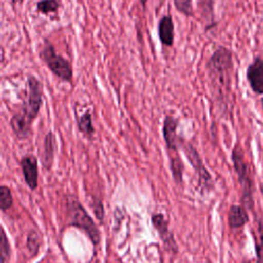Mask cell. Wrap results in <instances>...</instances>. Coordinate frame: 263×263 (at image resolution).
Here are the masks:
<instances>
[{
  "label": "cell",
  "instance_id": "cell-4",
  "mask_svg": "<svg viewBox=\"0 0 263 263\" xmlns=\"http://www.w3.org/2000/svg\"><path fill=\"white\" fill-rule=\"evenodd\" d=\"M232 161L234 170L237 174L238 181L241 185L242 196L241 202L245 209H253L254 199H253V189H252V181L249 175V168L245 161L243 152L241 148L236 145L232 150Z\"/></svg>",
  "mask_w": 263,
  "mask_h": 263
},
{
  "label": "cell",
  "instance_id": "cell-22",
  "mask_svg": "<svg viewBox=\"0 0 263 263\" xmlns=\"http://www.w3.org/2000/svg\"><path fill=\"white\" fill-rule=\"evenodd\" d=\"M0 252H1V263H5L9 259L10 247L4 229H1V242H0Z\"/></svg>",
  "mask_w": 263,
  "mask_h": 263
},
{
  "label": "cell",
  "instance_id": "cell-8",
  "mask_svg": "<svg viewBox=\"0 0 263 263\" xmlns=\"http://www.w3.org/2000/svg\"><path fill=\"white\" fill-rule=\"evenodd\" d=\"M151 222L153 227L157 230L164 247L171 253H177L178 247L176 240L174 238V233H172L168 229V225L166 220L164 219L162 214H153L151 217Z\"/></svg>",
  "mask_w": 263,
  "mask_h": 263
},
{
  "label": "cell",
  "instance_id": "cell-19",
  "mask_svg": "<svg viewBox=\"0 0 263 263\" xmlns=\"http://www.w3.org/2000/svg\"><path fill=\"white\" fill-rule=\"evenodd\" d=\"M201 16L206 23H213V0H197Z\"/></svg>",
  "mask_w": 263,
  "mask_h": 263
},
{
  "label": "cell",
  "instance_id": "cell-18",
  "mask_svg": "<svg viewBox=\"0 0 263 263\" xmlns=\"http://www.w3.org/2000/svg\"><path fill=\"white\" fill-rule=\"evenodd\" d=\"M40 238V234L35 230H31L27 236V248L32 256H36V254L39 251L41 241Z\"/></svg>",
  "mask_w": 263,
  "mask_h": 263
},
{
  "label": "cell",
  "instance_id": "cell-2",
  "mask_svg": "<svg viewBox=\"0 0 263 263\" xmlns=\"http://www.w3.org/2000/svg\"><path fill=\"white\" fill-rule=\"evenodd\" d=\"M39 58L43 61L50 72L60 80L71 83L73 80V69L71 63L57 53L54 46L48 40H44L43 46L39 52Z\"/></svg>",
  "mask_w": 263,
  "mask_h": 263
},
{
  "label": "cell",
  "instance_id": "cell-23",
  "mask_svg": "<svg viewBox=\"0 0 263 263\" xmlns=\"http://www.w3.org/2000/svg\"><path fill=\"white\" fill-rule=\"evenodd\" d=\"M258 232H259V242L256 243L257 263H263V222H259Z\"/></svg>",
  "mask_w": 263,
  "mask_h": 263
},
{
  "label": "cell",
  "instance_id": "cell-16",
  "mask_svg": "<svg viewBox=\"0 0 263 263\" xmlns=\"http://www.w3.org/2000/svg\"><path fill=\"white\" fill-rule=\"evenodd\" d=\"M60 8L59 0H39L36 3V9L43 15L57 13Z\"/></svg>",
  "mask_w": 263,
  "mask_h": 263
},
{
  "label": "cell",
  "instance_id": "cell-10",
  "mask_svg": "<svg viewBox=\"0 0 263 263\" xmlns=\"http://www.w3.org/2000/svg\"><path fill=\"white\" fill-rule=\"evenodd\" d=\"M32 121H30L24 114L20 111L14 113L9 121L11 130L13 135L20 139L25 140L28 139L32 134Z\"/></svg>",
  "mask_w": 263,
  "mask_h": 263
},
{
  "label": "cell",
  "instance_id": "cell-9",
  "mask_svg": "<svg viewBox=\"0 0 263 263\" xmlns=\"http://www.w3.org/2000/svg\"><path fill=\"white\" fill-rule=\"evenodd\" d=\"M21 168L26 184L31 190H35L38 185V163L37 158L33 155L24 156L21 159Z\"/></svg>",
  "mask_w": 263,
  "mask_h": 263
},
{
  "label": "cell",
  "instance_id": "cell-17",
  "mask_svg": "<svg viewBox=\"0 0 263 263\" xmlns=\"http://www.w3.org/2000/svg\"><path fill=\"white\" fill-rule=\"evenodd\" d=\"M171 170H172V176H173L175 182L177 184L182 183L184 164L178 154L171 157Z\"/></svg>",
  "mask_w": 263,
  "mask_h": 263
},
{
  "label": "cell",
  "instance_id": "cell-25",
  "mask_svg": "<svg viewBox=\"0 0 263 263\" xmlns=\"http://www.w3.org/2000/svg\"><path fill=\"white\" fill-rule=\"evenodd\" d=\"M139 1H140V4L142 5L143 9H145V8H146V4H147V1H148V0H139Z\"/></svg>",
  "mask_w": 263,
  "mask_h": 263
},
{
  "label": "cell",
  "instance_id": "cell-13",
  "mask_svg": "<svg viewBox=\"0 0 263 263\" xmlns=\"http://www.w3.org/2000/svg\"><path fill=\"white\" fill-rule=\"evenodd\" d=\"M57 150V140L54 134L49 130L43 141V152L41 155V162L45 170H50L53 163L54 153Z\"/></svg>",
  "mask_w": 263,
  "mask_h": 263
},
{
  "label": "cell",
  "instance_id": "cell-5",
  "mask_svg": "<svg viewBox=\"0 0 263 263\" xmlns=\"http://www.w3.org/2000/svg\"><path fill=\"white\" fill-rule=\"evenodd\" d=\"M43 103V85L35 76H28L27 79V97L23 103L20 112L30 121H34L38 116Z\"/></svg>",
  "mask_w": 263,
  "mask_h": 263
},
{
  "label": "cell",
  "instance_id": "cell-3",
  "mask_svg": "<svg viewBox=\"0 0 263 263\" xmlns=\"http://www.w3.org/2000/svg\"><path fill=\"white\" fill-rule=\"evenodd\" d=\"M231 68L232 54L230 50L225 47L217 48L206 63V69L214 86L219 89L225 87L226 81H228V73Z\"/></svg>",
  "mask_w": 263,
  "mask_h": 263
},
{
  "label": "cell",
  "instance_id": "cell-12",
  "mask_svg": "<svg viewBox=\"0 0 263 263\" xmlns=\"http://www.w3.org/2000/svg\"><path fill=\"white\" fill-rule=\"evenodd\" d=\"M158 39L163 46L172 47L175 40V26L171 15H163L157 24Z\"/></svg>",
  "mask_w": 263,
  "mask_h": 263
},
{
  "label": "cell",
  "instance_id": "cell-1",
  "mask_svg": "<svg viewBox=\"0 0 263 263\" xmlns=\"http://www.w3.org/2000/svg\"><path fill=\"white\" fill-rule=\"evenodd\" d=\"M67 217L69 220V225L80 228L83 230L86 235L89 237L91 242L97 246L100 242L101 235L99 229L85 211V209L81 205V203L73 197H69L67 199Z\"/></svg>",
  "mask_w": 263,
  "mask_h": 263
},
{
  "label": "cell",
  "instance_id": "cell-7",
  "mask_svg": "<svg viewBox=\"0 0 263 263\" xmlns=\"http://www.w3.org/2000/svg\"><path fill=\"white\" fill-rule=\"evenodd\" d=\"M179 125V118L173 115H166L162 122V136L165 146L168 151L178 153L179 148H181L184 139L180 137L177 133Z\"/></svg>",
  "mask_w": 263,
  "mask_h": 263
},
{
  "label": "cell",
  "instance_id": "cell-20",
  "mask_svg": "<svg viewBox=\"0 0 263 263\" xmlns=\"http://www.w3.org/2000/svg\"><path fill=\"white\" fill-rule=\"evenodd\" d=\"M13 203L12 194L9 187L2 185L0 187V209L1 211H6L11 208Z\"/></svg>",
  "mask_w": 263,
  "mask_h": 263
},
{
  "label": "cell",
  "instance_id": "cell-26",
  "mask_svg": "<svg viewBox=\"0 0 263 263\" xmlns=\"http://www.w3.org/2000/svg\"><path fill=\"white\" fill-rule=\"evenodd\" d=\"M24 0H11L12 4H22Z\"/></svg>",
  "mask_w": 263,
  "mask_h": 263
},
{
  "label": "cell",
  "instance_id": "cell-15",
  "mask_svg": "<svg viewBox=\"0 0 263 263\" xmlns=\"http://www.w3.org/2000/svg\"><path fill=\"white\" fill-rule=\"evenodd\" d=\"M78 130L87 139L91 140L95 135V127L92 124V115L90 110H86L83 114L77 117Z\"/></svg>",
  "mask_w": 263,
  "mask_h": 263
},
{
  "label": "cell",
  "instance_id": "cell-21",
  "mask_svg": "<svg viewBox=\"0 0 263 263\" xmlns=\"http://www.w3.org/2000/svg\"><path fill=\"white\" fill-rule=\"evenodd\" d=\"M174 5L178 12L187 17H192L194 15L192 0H174Z\"/></svg>",
  "mask_w": 263,
  "mask_h": 263
},
{
  "label": "cell",
  "instance_id": "cell-6",
  "mask_svg": "<svg viewBox=\"0 0 263 263\" xmlns=\"http://www.w3.org/2000/svg\"><path fill=\"white\" fill-rule=\"evenodd\" d=\"M181 149L183 150L184 154L186 155L187 159L189 160L190 164L192 165L193 170L197 174L198 177V185L202 189H209L212 187V177L205 166L203 165L202 159L200 158L196 149L192 146V144L186 142L185 140L182 142Z\"/></svg>",
  "mask_w": 263,
  "mask_h": 263
},
{
  "label": "cell",
  "instance_id": "cell-14",
  "mask_svg": "<svg viewBox=\"0 0 263 263\" xmlns=\"http://www.w3.org/2000/svg\"><path fill=\"white\" fill-rule=\"evenodd\" d=\"M249 220L247 211L241 205L233 204L230 206L228 212V224L232 229L242 227Z\"/></svg>",
  "mask_w": 263,
  "mask_h": 263
},
{
  "label": "cell",
  "instance_id": "cell-24",
  "mask_svg": "<svg viewBox=\"0 0 263 263\" xmlns=\"http://www.w3.org/2000/svg\"><path fill=\"white\" fill-rule=\"evenodd\" d=\"M92 208H93V212L96 214V217L102 222L103 218H104V208H103V203L102 201L99 199H95L92 202Z\"/></svg>",
  "mask_w": 263,
  "mask_h": 263
},
{
  "label": "cell",
  "instance_id": "cell-11",
  "mask_svg": "<svg viewBox=\"0 0 263 263\" xmlns=\"http://www.w3.org/2000/svg\"><path fill=\"white\" fill-rule=\"evenodd\" d=\"M247 78L251 88L258 95L263 93V61L256 59L247 71Z\"/></svg>",
  "mask_w": 263,
  "mask_h": 263
}]
</instances>
